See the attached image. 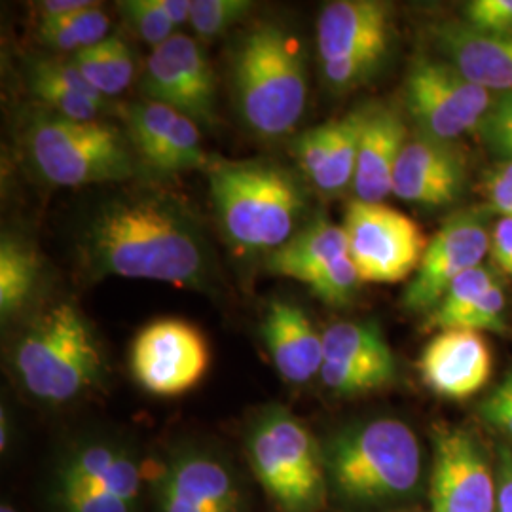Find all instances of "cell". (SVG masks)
I'll return each mask as SVG.
<instances>
[{
  "mask_svg": "<svg viewBox=\"0 0 512 512\" xmlns=\"http://www.w3.org/2000/svg\"><path fill=\"white\" fill-rule=\"evenodd\" d=\"M82 266L92 277H126L205 291L215 258L192 209L169 194L122 196L86 222L80 238Z\"/></svg>",
  "mask_w": 512,
  "mask_h": 512,
  "instance_id": "1",
  "label": "cell"
},
{
  "mask_svg": "<svg viewBox=\"0 0 512 512\" xmlns=\"http://www.w3.org/2000/svg\"><path fill=\"white\" fill-rule=\"evenodd\" d=\"M327 499L355 512L387 511L418 494L423 454L401 420L351 423L321 442Z\"/></svg>",
  "mask_w": 512,
  "mask_h": 512,
  "instance_id": "2",
  "label": "cell"
},
{
  "mask_svg": "<svg viewBox=\"0 0 512 512\" xmlns=\"http://www.w3.org/2000/svg\"><path fill=\"white\" fill-rule=\"evenodd\" d=\"M207 175L220 228L239 251L272 255L304 228L308 196L291 169L272 160L215 162Z\"/></svg>",
  "mask_w": 512,
  "mask_h": 512,
  "instance_id": "3",
  "label": "cell"
},
{
  "mask_svg": "<svg viewBox=\"0 0 512 512\" xmlns=\"http://www.w3.org/2000/svg\"><path fill=\"white\" fill-rule=\"evenodd\" d=\"M12 365L40 403H73L101 382L105 355L90 321L71 302L42 311L19 336Z\"/></svg>",
  "mask_w": 512,
  "mask_h": 512,
  "instance_id": "4",
  "label": "cell"
},
{
  "mask_svg": "<svg viewBox=\"0 0 512 512\" xmlns=\"http://www.w3.org/2000/svg\"><path fill=\"white\" fill-rule=\"evenodd\" d=\"M232 73L247 128L275 139L298 126L308 99L306 59L281 25L260 23L241 38Z\"/></svg>",
  "mask_w": 512,
  "mask_h": 512,
  "instance_id": "5",
  "label": "cell"
},
{
  "mask_svg": "<svg viewBox=\"0 0 512 512\" xmlns=\"http://www.w3.org/2000/svg\"><path fill=\"white\" fill-rule=\"evenodd\" d=\"M245 454L262 490L281 512H319L327 499L321 442L283 406H266L251 421Z\"/></svg>",
  "mask_w": 512,
  "mask_h": 512,
  "instance_id": "6",
  "label": "cell"
},
{
  "mask_svg": "<svg viewBox=\"0 0 512 512\" xmlns=\"http://www.w3.org/2000/svg\"><path fill=\"white\" fill-rule=\"evenodd\" d=\"M25 145L38 175L57 186L120 183L137 171L128 133L103 120L80 122L46 112L31 120Z\"/></svg>",
  "mask_w": 512,
  "mask_h": 512,
  "instance_id": "7",
  "label": "cell"
},
{
  "mask_svg": "<svg viewBox=\"0 0 512 512\" xmlns=\"http://www.w3.org/2000/svg\"><path fill=\"white\" fill-rule=\"evenodd\" d=\"M348 251L363 283H399L416 274L427 249L420 226L385 203H349Z\"/></svg>",
  "mask_w": 512,
  "mask_h": 512,
  "instance_id": "8",
  "label": "cell"
},
{
  "mask_svg": "<svg viewBox=\"0 0 512 512\" xmlns=\"http://www.w3.org/2000/svg\"><path fill=\"white\" fill-rule=\"evenodd\" d=\"M404 101L421 135L452 143L478 129L495 97L446 61L418 59L406 76Z\"/></svg>",
  "mask_w": 512,
  "mask_h": 512,
  "instance_id": "9",
  "label": "cell"
},
{
  "mask_svg": "<svg viewBox=\"0 0 512 512\" xmlns=\"http://www.w3.org/2000/svg\"><path fill=\"white\" fill-rule=\"evenodd\" d=\"M211 353L202 330L183 319H158L141 330L129 351L131 374L145 391L179 397L200 384Z\"/></svg>",
  "mask_w": 512,
  "mask_h": 512,
  "instance_id": "10",
  "label": "cell"
},
{
  "mask_svg": "<svg viewBox=\"0 0 512 512\" xmlns=\"http://www.w3.org/2000/svg\"><path fill=\"white\" fill-rule=\"evenodd\" d=\"M152 492L158 512H245L243 486L230 463L196 446L160 463Z\"/></svg>",
  "mask_w": 512,
  "mask_h": 512,
  "instance_id": "11",
  "label": "cell"
},
{
  "mask_svg": "<svg viewBox=\"0 0 512 512\" xmlns=\"http://www.w3.org/2000/svg\"><path fill=\"white\" fill-rule=\"evenodd\" d=\"M490 253V232L486 217L467 209L452 215L427 243L420 268L403 294L406 310L431 313L437 308L450 285L480 266Z\"/></svg>",
  "mask_w": 512,
  "mask_h": 512,
  "instance_id": "12",
  "label": "cell"
},
{
  "mask_svg": "<svg viewBox=\"0 0 512 512\" xmlns=\"http://www.w3.org/2000/svg\"><path fill=\"white\" fill-rule=\"evenodd\" d=\"M147 101L179 110L196 124L211 126L217 118V80L213 67L194 38L175 33L148 55L143 78Z\"/></svg>",
  "mask_w": 512,
  "mask_h": 512,
  "instance_id": "13",
  "label": "cell"
},
{
  "mask_svg": "<svg viewBox=\"0 0 512 512\" xmlns=\"http://www.w3.org/2000/svg\"><path fill=\"white\" fill-rule=\"evenodd\" d=\"M433 512H495L497 476L471 433L437 427L431 469Z\"/></svg>",
  "mask_w": 512,
  "mask_h": 512,
  "instance_id": "14",
  "label": "cell"
},
{
  "mask_svg": "<svg viewBox=\"0 0 512 512\" xmlns=\"http://www.w3.org/2000/svg\"><path fill=\"white\" fill-rule=\"evenodd\" d=\"M126 133L137 160L158 175L209 167L198 124L183 112L143 101L124 110Z\"/></svg>",
  "mask_w": 512,
  "mask_h": 512,
  "instance_id": "15",
  "label": "cell"
},
{
  "mask_svg": "<svg viewBox=\"0 0 512 512\" xmlns=\"http://www.w3.org/2000/svg\"><path fill=\"white\" fill-rule=\"evenodd\" d=\"M421 380L444 399L465 401L490 382L494 359L488 342L473 330H440L420 355Z\"/></svg>",
  "mask_w": 512,
  "mask_h": 512,
  "instance_id": "16",
  "label": "cell"
},
{
  "mask_svg": "<svg viewBox=\"0 0 512 512\" xmlns=\"http://www.w3.org/2000/svg\"><path fill=\"white\" fill-rule=\"evenodd\" d=\"M465 179V162L452 143L418 133L406 141L401 152L393 194L404 202L439 209L458 202Z\"/></svg>",
  "mask_w": 512,
  "mask_h": 512,
  "instance_id": "17",
  "label": "cell"
},
{
  "mask_svg": "<svg viewBox=\"0 0 512 512\" xmlns=\"http://www.w3.org/2000/svg\"><path fill=\"white\" fill-rule=\"evenodd\" d=\"M54 475L93 486L139 507L143 467L128 444L107 437L78 440L57 461Z\"/></svg>",
  "mask_w": 512,
  "mask_h": 512,
  "instance_id": "18",
  "label": "cell"
},
{
  "mask_svg": "<svg viewBox=\"0 0 512 512\" xmlns=\"http://www.w3.org/2000/svg\"><path fill=\"white\" fill-rule=\"evenodd\" d=\"M391 6L378 0H336L317 19L321 65L368 50H389Z\"/></svg>",
  "mask_w": 512,
  "mask_h": 512,
  "instance_id": "19",
  "label": "cell"
},
{
  "mask_svg": "<svg viewBox=\"0 0 512 512\" xmlns=\"http://www.w3.org/2000/svg\"><path fill=\"white\" fill-rule=\"evenodd\" d=\"M262 334L279 376L293 385L308 384L323 366V334L306 311L287 300L270 302Z\"/></svg>",
  "mask_w": 512,
  "mask_h": 512,
  "instance_id": "20",
  "label": "cell"
},
{
  "mask_svg": "<svg viewBox=\"0 0 512 512\" xmlns=\"http://www.w3.org/2000/svg\"><path fill=\"white\" fill-rule=\"evenodd\" d=\"M408 131L395 110H368L351 190L359 202L384 203L393 194V177Z\"/></svg>",
  "mask_w": 512,
  "mask_h": 512,
  "instance_id": "21",
  "label": "cell"
},
{
  "mask_svg": "<svg viewBox=\"0 0 512 512\" xmlns=\"http://www.w3.org/2000/svg\"><path fill=\"white\" fill-rule=\"evenodd\" d=\"M437 42L448 63L495 95L512 93V35H486L465 23H444Z\"/></svg>",
  "mask_w": 512,
  "mask_h": 512,
  "instance_id": "22",
  "label": "cell"
},
{
  "mask_svg": "<svg viewBox=\"0 0 512 512\" xmlns=\"http://www.w3.org/2000/svg\"><path fill=\"white\" fill-rule=\"evenodd\" d=\"M348 255L344 226H336L329 219H315L306 222L283 247L266 256V266L274 274L296 279L313 293L330 270Z\"/></svg>",
  "mask_w": 512,
  "mask_h": 512,
  "instance_id": "23",
  "label": "cell"
},
{
  "mask_svg": "<svg viewBox=\"0 0 512 512\" xmlns=\"http://www.w3.org/2000/svg\"><path fill=\"white\" fill-rule=\"evenodd\" d=\"M27 80L38 101L63 118L93 122L101 120L107 110V99L93 90L71 59H35L29 65Z\"/></svg>",
  "mask_w": 512,
  "mask_h": 512,
  "instance_id": "24",
  "label": "cell"
},
{
  "mask_svg": "<svg viewBox=\"0 0 512 512\" xmlns=\"http://www.w3.org/2000/svg\"><path fill=\"white\" fill-rule=\"evenodd\" d=\"M323 361L397 370L382 329L372 321H342L323 332Z\"/></svg>",
  "mask_w": 512,
  "mask_h": 512,
  "instance_id": "25",
  "label": "cell"
},
{
  "mask_svg": "<svg viewBox=\"0 0 512 512\" xmlns=\"http://www.w3.org/2000/svg\"><path fill=\"white\" fill-rule=\"evenodd\" d=\"M71 61L93 90L105 99L128 90L135 76V57L120 37H107L92 48L71 55Z\"/></svg>",
  "mask_w": 512,
  "mask_h": 512,
  "instance_id": "26",
  "label": "cell"
},
{
  "mask_svg": "<svg viewBox=\"0 0 512 512\" xmlns=\"http://www.w3.org/2000/svg\"><path fill=\"white\" fill-rule=\"evenodd\" d=\"M40 277V258L21 239L4 236L0 243V313L16 315L35 293Z\"/></svg>",
  "mask_w": 512,
  "mask_h": 512,
  "instance_id": "27",
  "label": "cell"
},
{
  "mask_svg": "<svg viewBox=\"0 0 512 512\" xmlns=\"http://www.w3.org/2000/svg\"><path fill=\"white\" fill-rule=\"evenodd\" d=\"M109 16L97 2L59 18H40L37 38L55 52L78 54L109 37Z\"/></svg>",
  "mask_w": 512,
  "mask_h": 512,
  "instance_id": "28",
  "label": "cell"
},
{
  "mask_svg": "<svg viewBox=\"0 0 512 512\" xmlns=\"http://www.w3.org/2000/svg\"><path fill=\"white\" fill-rule=\"evenodd\" d=\"M368 110L370 109L351 110L344 118L334 120V137L327 164L319 173V177L313 181V186L319 192L327 196H336L348 190L353 183V173L357 165V154Z\"/></svg>",
  "mask_w": 512,
  "mask_h": 512,
  "instance_id": "29",
  "label": "cell"
},
{
  "mask_svg": "<svg viewBox=\"0 0 512 512\" xmlns=\"http://www.w3.org/2000/svg\"><path fill=\"white\" fill-rule=\"evenodd\" d=\"M497 283L494 272L486 266H476L467 274L458 277L446 294L442 296L437 308L429 313V329L454 330L461 317L473 308L476 300Z\"/></svg>",
  "mask_w": 512,
  "mask_h": 512,
  "instance_id": "30",
  "label": "cell"
},
{
  "mask_svg": "<svg viewBox=\"0 0 512 512\" xmlns=\"http://www.w3.org/2000/svg\"><path fill=\"white\" fill-rule=\"evenodd\" d=\"M50 501L55 512H137L139 507L116 495L65 476L52 475Z\"/></svg>",
  "mask_w": 512,
  "mask_h": 512,
  "instance_id": "31",
  "label": "cell"
},
{
  "mask_svg": "<svg viewBox=\"0 0 512 512\" xmlns=\"http://www.w3.org/2000/svg\"><path fill=\"white\" fill-rule=\"evenodd\" d=\"M395 374L397 370L378 366L340 365L323 361L319 378L332 393L340 397H351L382 389L395 380Z\"/></svg>",
  "mask_w": 512,
  "mask_h": 512,
  "instance_id": "32",
  "label": "cell"
},
{
  "mask_svg": "<svg viewBox=\"0 0 512 512\" xmlns=\"http://www.w3.org/2000/svg\"><path fill=\"white\" fill-rule=\"evenodd\" d=\"M253 8L249 0H192L190 25L202 38L219 37L245 18Z\"/></svg>",
  "mask_w": 512,
  "mask_h": 512,
  "instance_id": "33",
  "label": "cell"
},
{
  "mask_svg": "<svg viewBox=\"0 0 512 512\" xmlns=\"http://www.w3.org/2000/svg\"><path fill=\"white\" fill-rule=\"evenodd\" d=\"M118 10L133 27V31L152 48L162 46L175 35V25L165 16L160 0H124Z\"/></svg>",
  "mask_w": 512,
  "mask_h": 512,
  "instance_id": "34",
  "label": "cell"
},
{
  "mask_svg": "<svg viewBox=\"0 0 512 512\" xmlns=\"http://www.w3.org/2000/svg\"><path fill=\"white\" fill-rule=\"evenodd\" d=\"M332 137H334V120L304 131L294 141L296 164L311 183L319 177V173L327 164Z\"/></svg>",
  "mask_w": 512,
  "mask_h": 512,
  "instance_id": "35",
  "label": "cell"
},
{
  "mask_svg": "<svg viewBox=\"0 0 512 512\" xmlns=\"http://www.w3.org/2000/svg\"><path fill=\"white\" fill-rule=\"evenodd\" d=\"M505 291L501 283H494L486 293L482 294L473 308L467 311L458 327L454 330H473V332H503L505 330Z\"/></svg>",
  "mask_w": 512,
  "mask_h": 512,
  "instance_id": "36",
  "label": "cell"
},
{
  "mask_svg": "<svg viewBox=\"0 0 512 512\" xmlns=\"http://www.w3.org/2000/svg\"><path fill=\"white\" fill-rule=\"evenodd\" d=\"M465 25L486 35H512V0H473L465 6Z\"/></svg>",
  "mask_w": 512,
  "mask_h": 512,
  "instance_id": "37",
  "label": "cell"
},
{
  "mask_svg": "<svg viewBox=\"0 0 512 512\" xmlns=\"http://www.w3.org/2000/svg\"><path fill=\"white\" fill-rule=\"evenodd\" d=\"M480 414L488 425L512 440V370L482 401Z\"/></svg>",
  "mask_w": 512,
  "mask_h": 512,
  "instance_id": "38",
  "label": "cell"
},
{
  "mask_svg": "<svg viewBox=\"0 0 512 512\" xmlns=\"http://www.w3.org/2000/svg\"><path fill=\"white\" fill-rule=\"evenodd\" d=\"M484 192L494 211L512 219V162H501L486 173Z\"/></svg>",
  "mask_w": 512,
  "mask_h": 512,
  "instance_id": "39",
  "label": "cell"
},
{
  "mask_svg": "<svg viewBox=\"0 0 512 512\" xmlns=\"http://www.w3.org/2000/svg\"><path fill=\"white\" fill-rule=\"evenodd\" d=\"M490 255L495 268L512 279V219L497 220L490 234Z\"/></svg>",
  "mask_w": 512,
  "mask_h": 512,
  "instance_id": "40",
  "label": "cell"
},
{
  "mask_svg": "<svg viewBox=\"0 0 512 512\" xmlns=\"http://www.w3.org/2000/svg\"><path fill=\"white\" fill-rule=\"evenodd\" d=\"M480 135L486 133H507L512 135V93L495 95L494 105L478 126Z\"/></svg>",
  "mask_w": 512,
  "mask_h": 512,
  "instance_id": "41",
  "label": "cell"
},
{
  "mask_svg": "<svg viewBox=\"0 0 512 512\" xmlns=\"http://www.w3.org/2000/svg\"><path fill=\"white\" fill-rule=\"evenodd\" d=\"M497 509L495 512H512V450L503 446L497 465Z\"/></svg>",
  "mask_w": 512,
  "mask_h": 512,
  "instance_id": "42",
  "label": "cell"
},
{
  "mask_svg": "<svg viewBox=\"0 0 512 512\" xmlns=\"http://www.w3.org/2000/svg\"><path fill=\"white\" fill-rule=\"evenodd\" d=\"M88 0H48V2H42L38 8H40V18H59V16H67V14H73L80 8H86Z\"/></svg>",
  "mask_w": 512,
  "mask_h": 512,
  "instance_id": "43",
  "label": "cell"
},
{
  "mask_svg": "<svg viewBox=\"0 0 512 512\" xmlns=\"http://www.w3.org/2000/svg\"><path fill=\"white\" fill-rule=\"evenodd\" d=\"M160 6L175 27L190 23L192 0H160Z\"/></svg>",
  "mask_w": 512,
  "mask_h": 512,
  "instance_id": "44",
  "label": "cell"
},
{
  "mask_svg": "<svg viewBox=\"0 0 512 512\" xmlns=\"http://www.w3.org/2000/svg\"><path fill=\"white\" fill-rule=\"evenodd\" d=\"M12 442V429H10V418L6 416V408H2V418H0V450L6 452Z\"/></svg>",
  "mask_w": 512,
  "mask_h": 512,
  "instance_id": "45",
  "label": "cell"
},
{
  "mask_svg": "<svg viewBox=\"0 0 512 512\" xmlns=\"http://www.w3.org/2000/svg\"><path fill=\"white\" fill-rule=\"evenodd\" d=\"M0 512H19L14 505H10V503H2V507H0Z\"/></svg>",
  "mask_w": 512,
  "mask_h": 512,
  "instance_id": "46",
  "label": "cell"
},
{
  "mask_svg": "<svg viewBox=\"0 0 512 512\" xmlns=\"http://www.w3.org/2000/svg\"><path fill=\"white\" fill-rule=\"evenodd\" d=\"M431 512H433V511H431Z\"/></svg>",
  "mask_w": 512,
  "mask_h": 512,
  "instance_id": "47",
  "label": "cell"
}]
</instances>
